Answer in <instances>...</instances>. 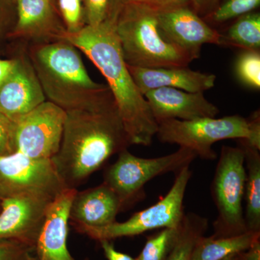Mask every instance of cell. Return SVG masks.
<instances>
[{"label":"cell","mask_w":260,"mask_h":260,"mask_svg":"<svg viewBox=\"0 0 260 260\" xmlns=\"http://www.w3.org/2000/svg\"><path fill=\"white\" fill-rule=\"evenodd\" d=\"M114 97L66 112L60 147L51 158L66 189H75L115 154L132 145Z\"/></svg>","instance_id":"obj_1"},{"label":"cell","mask_w":260,"mask_h":260,"mask_svg":"<svg viewBox=\"0 0 260 260\" xmlns=\"http://www.w3.org/2000/svg\"><path fill=\"white\" fill-rule=\"evenodd\" d=\"M67 41L83 51L107 80L132 144L151 145L158 124L130 74L114 26L107 22L85 25L76 34H68Z\"/></svg>","instance_id":"obj_2"},{"label":"cell","mask_w":260,"mask_h":260,"mask_svg":"<svg viewBox=\"0 0 260 260\" xmlns=\"http://www.w3.org/2000/svg\"><path fill=\"white\" fill-rule=\"evenodd\" d=\"M78 51L61 41L30 45L27 51L46 99L65 112L90 109L113 97L107 85L90 78Z\"/></svg>","instance_id":"obj_3"},{"label":"cell","mask_w":260,"mask_h":260,"mask_svg":"<svg viewBox=\"0 0 260 260\" xmlns=\"http://www.w3.org/2000/svg\"><path fill=\"white\" fill-rule=\"evenodd\" d=\"M114 28L124 61L129 66L188 67L194 60L168 40L159 27L156 10L146 3L126 6L116 19Z\"/></svg>","instance_id":"obj_4"},{"label":"cell","mask_w":260,"mask_h":260,"mask_svg":"<svg viewBox=\"0 0 260 260\" xmlns=\"http://www.w3.org/2000/svg\"><path fill=\"white\" fill-rule=\"evenodd\" d=\"M157 138L161 143L190 149L204 160H215L213 145L225 140H244L260 150V115H239L222 118H200L191 121L168 119L159 123Z\"/></svg>","instance_id":"obj_5"},{"label":"cell","mask_w":260,"mask_h":260,"mask_svg":"<svg viewBox=\"0 0 260 260\" xmlns=\"http://www.w3.org/2000/svg\"><path fill=\"white\" fill-rule=\"evenodd\" d=\"M246 175L243 149L239 145L222 146L210 186L218 212L213 223V237H232L249 232L243 209Z\"/></svg>","instance_id":"obj_6"},{"label":"cell","mask_w":260,"mask_h":260,"mask_svg":"<svg viewBox=\"0 0 260 260\" xmlns=\"http://www.w3.org/2000/svg\"><path fill=\"white\" fill-rule=\"evenodd\" d=\"M197 158L194 151L183 147L169 155L153 158H140L126 149L106 169L104 183L117 195L123 210L144 198V186L148 181L167 173L176 174L189 167Z\"/></svg>","instance_id":"obj_7"},{"label":"cell","mask_w":260,"mask_h":260,"mask_svg":"<svg viewBox=\"0 0 260 260\" xmlns=\"http://www.w3.org/2000/svg\"><path fill=\"white\" fill-rule=\"evenodd\" d=\"M192 172L186 167L176 173L170 190L155 204L135 213L126 221L114 222L103 227L75 226L77 232L95 240H109L132 237L150 231L180 225L184 216V199Z\"/></svg>","instance_id":"obj_8"},{"label":"cell","mask_w":260,"mask_h":260,"mask_svg":"<svg viewBox=\"0 0 260 260\" xmlns=\"http://www.w3.org/2000/svg\"><path fill=\"white\" fill-rule=\"evenodd\" d=\"M65 189L51 159L32 158L20 152L0 156V201L24 194L55 200Z\"/></svg>","instance_id":"obj_9"},{"label":"cell","mask_w":260,"mask_h":260,"mask_svg":"<svg viewBox=\"0 0 260 260\" xmlns=\"http://www.w3.org/2000/svg\"><path fill=\"white\" fill-rule=\"evenodd\" d=\"M66 112L49 101L15 120L16 152L32 158L51 159L60 147Z\"/></svg>","instance_id":"obj_10"},{"label":"cell","mask_w":260,"mask_h":260,"mask_svg":"<svg viewBox=\"0 0 260 260\" xmlns=\"http://www.w3.org/2000/svg\"><path fill=\"white\" fill-rule=\"evenodd\" d=\"M54 200L27 194L2 200L0 240L13 239L36 248Z\"/></svg>","instance_id":"obj_11"},{"label":"cell","mask_w":260,"mask_h":260,"mask_svg":"<svg viewBox=\"0 0 260 260\" xmlns=\"http://www.w3.org/2000/svg\"><path fill=\"white\" fill-rule=\"evenodd\" d=\"M156 13L162 34L193 59L200 57L204 44L220 46L221 34L212 28L189 7H169L156 10Z\"/></svg>","instance_id":"obj_12"},{"label":"cell","mask_w":260,"mask_h":260,"mask_svg":"<svg viewBox=\"0 0 260 260\" xmlns=\"http://www.w3.org/2000/svg\"><path fill=\"white\" fill-rule=\"evenodd\" d=\"M68 32L54 0H17V18L10 39L34 44L67 41Z\"/></svg>","instance_id":"obj_13"},{"label":"cell","mask_w":260,"mask_h":260,"mask_svg":"<svg viewBox=\"0 0 260 260\" xmlns=\"http://www.w3.org/2000/svg\"><path fill=\"white\" fill-rule=\"evenodd\" d=\"M14 64L0 85V113L12 120L47 101L28 52L13 58Z\"/></svg>","instance_id":"obj_14"},{"label":"cell","mask_w":260,"mask_h":260,"mask_svg":"<svg viewBox=\"0 0 260 260\" xmlns=\"http://www.w3.org/2000/svg\"><path fill=\"white\" fill-rule=\"evenodd\" d=\"M158 124L168 119L191 121L216 117L220 111L204 93H190L179 89L160 88L144 94Z\"/></svg>","instance_id":"obj_15"},{"label":"cell","mask_w":260,"mask_h":260,"mask_svg":"<svg viewBox=\"0 0 260 260\" xmlns=\"http://www.w3.org/2000/svg\"><path fill=\"white\" fill-rule=\"evenodd\" d=\"M77 191L65 189L51 203L36 245L37 260H75L68 250L67 240L70 205Z\"/></svg>","instance_id":"obj_16"},{"label":"cell","mask_w":260,"mask_h":260,"mask_svg":"<svg viewBox=\"0 0 260 260\" xmlns=\"http://www.w3.org/2000/svg\"><path fill=\"white\" fill-rule=\"evenodd\" d=\"M140 91L144 95L153 89L171 88L190 93H204L213 88L216 76L200 73L188 67L142 68L127 65Z\"/></svg>","instance_id":"obj_17"},{"label":"cell","mask_w":260,"mask_h":260,"mask_svg":"<svg viewBox=\"0 0 260 260\" xmlns=\"http://www.w3.org/2000/svg\"><path fill=\"white\" fill-rule=\"evenodd\" d=\"M122 207L117 195L102 183L95 187L75 193L69 213L73 226L103 227L116 221Z\"/></svg>","instance_id":"obj_18"},{"label":"cell","mask_w":260,"mask_h":260,"mask_svg":"<svg viewBox=\"0 0 260 260\" xmlns=\"http://www.w3.org/2000/svg\"><path fill=\"white\" fill-rule=\"evenodd\" d=\"M243 149L246 168L244 214L248 232H260V154L259 150L248 144L244 140H237Z\"/></svg>","instance_id":"obj_19"},{"label":"cell","mask_w":260,"mask_h":260,"mask_svg":"<svg viewBox=\"0 0 260 260\" xmlns=\"http://www.w3.org/2000/svg\"><path fill=\"white\" fill-rule=\"evenodd\" d=\"M260 232H246L232 237H202L197 242L191 260H221L249 249Z\"/></svg>","instance_id":"obj_20"},{"label":"cell","mask_w":260,"mask_h":260,"mask_svg":"<svg viewBox=\"0 0 260 260\" xmlns=\"http://www.w3.org/2000/svg\"><path fill=\"white\" fill-rule=\"evenodd\" d=\"M220 46L242 50H260V15L248 13L238 18L226 34H221Z\"/></svg>","instance_id":"obj_21"},{"label":"cell","mask_w":260,"mask_h":260,"mask_svg":"<svg viewBox=\"0 0 260 260\" xmlns=\"http://www.w3.org/2000/svg\"><path fill=\"white\" fill-rule=\"evenodd\" d=\"M208 228V219L194 213L184 214L180 234L167 260H191L197 242L205 236Z\"/></svg>","instance_id":"obj_22"},{"label":"cell","mask_w":260,"mask_h":260,"mask_svg":"<svg viewBox=\"0 0 260 260\" xmlns=\"http://www.w3.org/2000/svg\"><path fill=\"white\" fill-rule=\"evenodd\" d=\"M182 222V221H181ZM181 223L177 227L162 229L147 237L137 260H167L180 234Z\"/></svg>","instance_id":"obj_23"},{"label":"cell","mask_w":260,"mask_h":260,"mask_svg":"<svg viewBox=\"0 0 260 260\" xmlns=\"http://www.w3.org/2000/svg\"><path fill=\"white\" fill-rule=\"evenodd\" d=\"M235 72L241 83L249 88L259 90V51L242 50L236 61Z\"/></svg>","instance_id":"obj_24"},{"label":"cell","mask_w":260,"mask_h":260,"mask_svg":"<svg viewBox=\"0 0 260 260\" xmlns=\"http://www.w3.org/2000/svg\"><path fill=\"white\" fill-rule=\"evenodd\" d=\"M259 5L260 0H227L212 11L210 18L215 23H223L250 13Z\"/></svg>","instance_id":"obj_25"},{"label":"cell","mask_w":260,"mask_h":260,"mask_svg":"<svg viewBox=\"0 0 260 260\" xmlns=\"http://www.w3.org/2000/svg\"><path fill=\"white\" fill-rule=\"evenodd\" d=\"M57 5L68 34H76L85 26L83 0H57Z\"/></svg>","instance_id":"obj_26"},{"label":"cell","mask_w":260,"mask_h":260,"mask_svg":"<svg viewBox=\"0 0 260 260\" xmlns=\"http://www.w3.org/2000/svg\"><path fill=\"white\" fill-rule=\"evenodd\" d=\"M0 260H37L35 248L13 239L0 240Z\"/></svg>","instance_id":"obj_27"},{"label":"cell","mask_w":260,"mask_h":260,"mask_svg":"<svg viewBox=\"0 0 260 260\" xmlns=\"http://www.w3.org/2000/svg\"><path fill=\"white\" fill-rule=\"evenodd\" d=\"M17 18V0H0V47L9 40Z\"/></svg>","instance_id":"obj_28"},{"label":"cell","mask_w":260,"mask_h":260,"mask_svg":"<svg viewBox=\"0 0 260 260\" xmlns=\"http://www.w3.org/2000/svg\"><path fill=\"white\" fill-rule=\"evenodd\" d=\"M109 0H83L85 25L97 26L106 21Z\"/></svg>","instance_id":"obj_29"},{"label":"cell","mask_w":260,"mask_h":260,"mask_svg":"<svg viewBox=\"0 0 260 260\" xmlns=\"http://www.w3.org/2000/svg\"><path fill=\"white\" fill-rule=\"evenodd\" d=\"M219 0H148L144 2L155 9H162L169 7L184 5L189 7L195 13L199 15L200 13H205L215 8Z\"/></svg>","instance_id":"obj_30"},{"label":"cell","mask_w":260,"mask_h":260,"mask_svg":"<svg viewBox=\"0 0 260 260\" xmlns=\"http://www.w3.org/2000/svg\"><path fill=\"white\" fill-rule=\"evenodd\" d=\"M15 121L0 113V156L15 153Z\"/></svg>","instance_id":"obj_31"},{"label":"cell","mask_w":260,"mask_h":260,"mask_svg":"<svg viewBox=\"0 0 260 260\" xmlns=\"http://www.w3.org/2000/svg\"><path fill=\"white\" fill-rule=\"evenodd\" d=\"M146 1L148 0H109V10H108L107 18L105 22L114 26L121 10L126 6L133 3H144Z\"/></svg>","instance_id":"obj_32"},{"label":"cell","mask_w":260,"mask_h":260,"mask_svg":"<svg viewBox=\"0 0 260 260\" xmlns=\"http://www.w3.org/2000/svg\"><path fill=\"white\" fill-rule=\"evenodd\" d=\"M104 255L108 260H137L125 253L116 250L114 244L109 240L100 241Z\"/></svg>","instance_id":"obj_33"},{"label":"cell","mask_w":260,"mask_h":260,"mask_svg":"<svg viewBox=\"0 0 260 260\" xmlns=\"http://www.w3.org/2000/svg\"><path fill=\"white\" fill-rule=\"evenodd\" d=\"M239 260H260V238L249 249L239 253Z\"/></svg>","instance_id":"obj_34"},{"label":"cell","mask_w":260,"mask_h":260,"mask_svg":"<svg viewBox=\"0 0 260 260\" xmlns=\"http://www.w3.org/2000/svg\"><path fill=\"white\" fill-rule=\"evenodd\" d=\"M14 64V59H0V85L10 74Z\"/></svg>","instance_id":"obj_35"},{"label":"cell","mask_w":260,"mask_h":260,"mask_svg":"<svg viewBox=\"0 0 260 260\" xmlns=\"http://www.w3.org/2000/svg\"><path fill=\"white\" fill-rule=\"evenodd\" d=\"M239 253L231 254V255L228 256L221 260H239Z\"/></svg>","instance_id":"obj_36"},{"label":"cell","mask_w":260,"mask_h":260,"mask_svg":"<svg viewBox=\"0 0 260 260\" xmlns=\"http://www.w3.org/2000/svg\"><path fill=\"white\" fill-rule=\"evenodd\" d=\"M0 209H1V203H0Z\"/></svg>","instance_id":"obj_37"},{"label":"cell","mask_w":260,"mask_h":260,"mask_svg":"<svg viewBox=\"0 0 260 260\" xmlns=\"http://www.w3.org/2000/svg\"><path fill=\"white\" fill-rule=\"evenodd\" d=\"M54 2H55V0H54Z\"/></svg>","instance_id":"obj_38"}]
</instances>
